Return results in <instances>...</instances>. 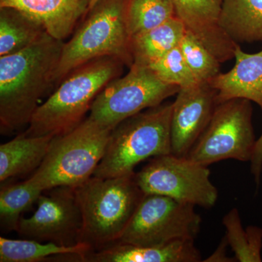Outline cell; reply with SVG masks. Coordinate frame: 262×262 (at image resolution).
<instances>
[{"mask_svg": "<svg viewBox=\"0 0 262 262\" xmlns=\"http://www.w3.org/2000/svg\"><path fill=\"white\" fill-rule=\"evenodd\" d=\"M63 45L46 32L29 47L0 57L2 133L29 125L41 101L56 89L55 75Z\"/></svg>", "mask_w": 262, "mask_h": 262, "instance_id": "6da1fadb", "label": "cell"}, {"mask_svg": "<svg viewBox=\"0 0 262 262\" xmlns=\"http://www.w3.org/2000/svg\"><path fill=\"white\" fill-rule=\"evenodd\" d=\"M125 64L113 57H103L70 72L39 105L26 136H58L72 130L84 120L98 94L120 77Z\"/></svg>", "mask_w": 262, "mask_h": 262, "instance_id": "7a4b0ae2", "label": "cell"}, {"mask_svg": "<svg viewBox=\"0 0 262 262\" xmlns=\"http://www.w3.org/2000/svg\"><path fill=\"white\" fill-rule=\"evenodd\" d=\"M75 190L82 215L80 241L94 250L117 242L145 195L135 172L113 178L92 177Z\"/></svg>", "mask_w": 262, "mask_h": 262, "instance_id": "3957f363", "label": "cell"}, {"mask_svg": "<svg viewBox=\"0 0 262 262\" xmlns=\"http://www.w3.org/2000/svg\"><path fill=\"white\" fill-rule=\"evenodd\" d=\"M128 0H98L72 37L64 42L55 75L56 88L72 70L88 62L113 57L130 68L134 63L127 27Z\"/></svg>", "mask_w": 262, "mask_h": 262, "instance_id": "277c9868", "label": "cell"}, {"mask_svg": "<svg viewBox=\"0 0 262 262\" xmlns=\"http://www.w3.org/2000/svg\"><path fill=\"white\" fill-rule=\"evenodd\" d=\"M113 129L89 117L72 130L55 136L42 164L27 182L42 192L79 187L94 176Z\"/></svg>", "mask_w": 262, "mask_h": 262, "instance_id": "5b68a950", "label": "cell"}, {"mask_svg": "<svg viewBox=\"0 0 262 262\" xmlns=\"http://www.w3.org/2000/svg\"><path fill=\"white\" fill-rule=\"evenodd\" d=\"M173 102L133 115L114 127L105 154L93 177L113 178L134 173L141 162L171 154Z\"/></svg>", "mask_w": 262, "mask_h": 262, "instance_id": "8992f818", "label": "cell"}, {"mask_svg": "<svg viewBox=\"0 0 262 262\" xmlns=\"http://www.w3.org/2000/svg\"><path fill=\"white\" fill-rule=\"evenodd\" d=\"M252 114L249 100L235 98L218 103L208 126L187 158L208 167L229 159L251 162L257 141Z\"/></svg>", "mask_w": 262, "mask_h": 262, "instance_id": "52a82bcc", "label": "cell"}, {"mask_svg": "<svg viewBox=\"0 0 262 262\" xmlns=\"http://www.w3.org/2000/svg\"><path fill=\"white\" fill-rule=\"evenodd\" d=\"M194 207L169 196L145 194L115 244L151 246L194 239L202 222Z\"/></svg>", "mask_w": 262, "mask_h": 262, "instance_id": "ba28073f", "label": "cell"}, {"mask_svg": "<svg viewBox=\"0 0 262 262\" xmlns=\"http://www.w3.org/2000/svg\"><path fill=\"white\" fill-rule=\"evenodd\" d=\"M128 73L110 82L91 106L89 117L112 127L133 115L158 106L179 87L160 80L149 67L133 64Z\"/></svg>", "mask_w": 262, "mask_h": 262, "instance_id": "9c48e42d", "label": "cell"}, {"mask_svg": "<svg viewBox=\"0 0 262 262\" xmlns=\"http://www.w3.org/2000/svg\"><path fill=\"white\" fill-rule=\"evenodd\" d=\"M210 177L208 166L173 154L151 158L136 173V182L144 194L167 196L204 208H213L218 199V189Z\"/></svg>", "mask_w": 262, "mask_h": 262, "instance_id": "30bf717a", "label": "cell"}, {"mask_svg": "<svg viewBox=\"0 0 262 262\" xmlns=\"http://www.w3.org/2000/svg\"><path fill=\"white\" fill-rule=\"evenodd\" d=\"M37 203L32 216L20 218L17 230L20 236L63 246L81 243L82 215L75 188L58 187L44 191Z\"/></svg>", "mask_w": 262, "mask_h": 262, "instance_id": "8fae6325", "label": "cell"}, {"mask_svg": "<svg viewBox=\"0 0 262 262\" xmlns=\"http://www.w3.org/2000/svg\"><path fill=\"white\" fill-rule=\"evenodd\" d=\"M217 104L216 91L209 82L179 90L172 107L171 154L187 156L208 126Z\"/></svg>", "mask_w": 262, "mask_h": 262, "instance_id": "7c38bea8", "label": "cell"}, {"mask_svg": "<svg viewBox=\"0 0 262 262\" xmlns=\"http://www.w3.org/2000/svg\"><path fill=\"white\" fill-rule=\"evenodd\" d=\"M176 16L186 30L206 46L221 62L232 59L238 44L222 30L220 24L224 0H170Z\"/></svg>", "mask_w": 262, "mask_h": 262, "instance_id": "4fadbf2b", "label": "cell"}, {"mask_svg": "<svg viewBox=\"0 0 262 262\" xmlns=\"http://www.w3.org/2000/svg\"><path fill=\"white\" fill-rule=\"evenodd\" d=\"M91 0H0L37 21L49 35L64 41L89 13Z\"/></svg>", "mask_w": 262, "mask_h": 262, "instance_id": "5bb4252c", "label": "cell"}, {"mask_svg": "<svg viewBox=\"0 0 262 262\" xmlns=\"http://www.w3.org/2000/svg\"><path fill=\"white\" fill-rule=\"evenodd\" d=\"M234 58L232 70L220 72L209 82L216 91L217 103L244 98L256 103L262 110V51L250 54L237 46Z\"/></svg>", "mask_w": 262, "mask_h": 262, "instance_id": "9a60e30c", "label": "cell"}, {"mask_svg": "<svg viewBox=\"0 0 262 262\" xmlns=\"http://www.w3.org/2000/svg\"><path fill=\"white\" fill-rule=\"evenodd\" d=\"M82 261L91 262H199L202 257L194 239H178L151 246L115 244L91 251Z\"/></svg>", "mask_w": 262, "mask_h": 262, "instance_id": "2e32d148", "label": "cell"}, {"mask_svg": "<svg viewBox=\"0 0 262 262\" xmlns=\"http://www.w3.org/2000/svg\"><path fill=\"white\" fill-rule=\"evenodd\" d=\"M51 135L22 134L0 146V182L35 171L47 155Z\"/></svg>", "mask_w": 262, "mask_h": 262, "instance_id": "e0dca14e", "label": "cell"}, {"mask_svg": "<svg viewBox=\"0 0 262 262\" xmlns=\"http://www.w3.org/2000/svg\"><path fill=\"white\" fill-rule=\"evenodd\" d=\"M220 27L233 42H262V0H224Z\"/></svg>", "mask_w": 262, "mask_h": 262, "instance_id": "ac0fdd59", "label": "cell"}, {"mask_svg": "<svg viewBox=\"0 0 262 262\" xmlns=\"http://www.w3.org/2000/svg\"><path fill=\"white\" fill-rule=\"evenodd\" d=\"M186 29L177 17L131 37L133 64L149 67L180 44Z\"/></svg>", "mask_w": 262, "mask_h": 262, "instance_id": "d6986e66", "label": "cell"}, {"mask_svg": "<svg viewBox=\"0 0 262 262\" xmlns=\"http://www.w3.org/2000/svg\"><path fill=\"white\" fill-rule=\"evenodd\" d=\"M92 251L94 249L89 244L82 242L74 246H63L32 239L0 237L1 262H38L57 255L76 256L82 261L86 255Z\"/></svg>", "mask_w": 262, "mask_h": 262, "instance_id": "ffe728a7", "label": "cell"}, {"mask_svg": "<svg viewBox=\"0 0 262 262\" xmlns=\"http://www.w3.org/2000/svg\"><path fill=\"white\" fill-rule=\"evenodd\" d=\"M46 32L40 24L10 7H0V57L29 47Z\"/></svg>", "mask_w": 262, "mask_h": 262, "instance_id": "44dd1931", "label": "cell"}, {"mask_svg": "<svg viewBox=\"0 0 262 262\" xmlns=\"http://www.w3.org/2000/svg\"><path fill=\"white\" fill-rule=\"evenodd\" d=\"M225 237L239 262L261 261L262 229L255 226L244 229L238 210L233 208L224 217Z\"/></svg>", "mask_w": 262, "mask_h": 262, "instance_id": "7402d4cb", "label": "cell"}, {"mask_svg": "<svg viewBox=\"0 0 262 262\" xmlns=\"http://www.w3.org/2000/svg\"><path fill=\"white\" fill-rule=\"evenodd\" d=\"M42 191L27 180L4 186L0 191V221L7 232L18 230L20 215L37 201Z\"/></svg>", "mask_w": 262, "mask_h": 262, "instance_id": "603a6c76", "label": "cell"}, {"mask_svg": "<svg viewBox=\"0 0 262 262\" xmlns=\"http://www.w3.org/2000/svg\"><path fill=\"white\" fill-rule=\"evenodd\" d=\"M176 16L170 0H128L127 27L131 37L161 25Z\"/></svg>", "mask_w": 262, "mask_h": 262, "instance_id": "cb8c5ba5", "label": "cell"}, {"mask_svg": "<svg viewBox=\"0 0 262 262\" xmlns=\"http://www.w3.org/2000/svg\"><path fill=\"white\" fill-rule=\"evenodd\" d=\"M183 56L199 83L209 82L220 73L221 62L204 45L186 30L179 44Z\"/></svg>", "mask_w": 262, "mask_h": 262, "instance_id": "d4e9b609", "label": "cell"}, {"mask_svg": "<svg viewBox=\"0 0 262 262\" xmlns=\"http://www.w3.org/2000/svg\"><path fill=\"white\" fill-rule=\"evenodd\" d=\"M160 80L179 89L199 83L186 63L180 48H173L149 66Z\"/></svg>", "mask_w": 262, "mask_h": 262, "instance_id": "484cf974", "label": "cell"}, {"mask_svg": "<svg viewBox=\"0 0 262 262\" xmlns=\"http://www.w3.org/2000/svg\"><path fill=\"white\" fill-rule=\"evenodd\" d=\"M251 171L254 177L256 184L258 185L262 171V134L256 141L252 160L251 161Z\"/></svg>", "mask_w": 262, "mask_h": 262, "instance_id": "4316f807", "label": "cell"}, {"mask_svg": "<svg viewBox=\"0 0 262 262\" xmlns=\"http://www.w3.org/2000/svg\"><path fill=\"white\" fill-rule=\"evenodd\" d=\"M229 246L228 242L226 237L221 241L220 246L216 248V250L212 253L209 257L207 258L206 260L203 261L207 262H232L234 260L228 257L227 256V248Z\"/></svg>", "mask_w": 262, "mask_h": 262, "instance_id": "83f0119b", "label": "cell"}, {"mask_svg": "<svg viewBox=\"0 0 262 262\" xmlns=\"http://www.w3.org/2000/svg\"><path fill=\"white\" fill-rule=\"evenodd\" d=\"M98 1V0H91V5H90V9L92 8L93 7H94V5L96 4V3H97Z\"/></svg>", "mask_w": 262, "mask_h": 262, "instance_id": "f1b7e54d", "label": "cell"}]
</instances>
